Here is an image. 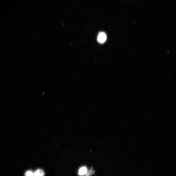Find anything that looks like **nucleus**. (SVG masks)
I'll return each mask as SVG.
<instances>
[{"label": "nucleus", "instance_id": "20e7f679", "mask_svg": "<svg viewBox=\"0 0 176 176\" xmlns=\"http://www.w3.org/2000/svg\"><path fill=\"white\" fill-rule=\"evenodd\" d=\"M95 173L93 169H91L90 170L88 171L86 174L84 176H90L91 175Z\"/></svg>", "mask_w": 176, "mask_h": 176}, {"label": "nucleus", "instance_id": "f257e3e1", "mask_svg": "<svg viewBox=\"0 0 176 176\" xmlns=\"http://www.w3.org/2000/svg\"><path fill=\"white\" fill-rule=\"evenodd\" d=\"M107 39V36L104 32H100L98 36L97 40L100 44H103L105 42Z\"/></svg>", "mask_w": 176, "mask_h": 176}, {"label": "nucleus", "instance_id": "39448f33", "mask_svg": "<svg viewBox=\"0 0 176 176\" xmlns=\"http://www.w3.org/2000/svg\"><path fill=\"white\" fill-rule=\"evenodd\" d=\"M25 176H34V172L32 171H28L25 173Z\"/></svg>", "mask_w": 176, "mask_h": 176}, {"label": "nucleus", "instance_id": "f03ea898", "mask_svg": "<svg viewBox=\"0 0 176 176\" xmlns=\"http://www.w3.org/2000/svg\"><path fill=\"white\" fill-rule=\"evenodd\" d=\"M88 169L85 166L82 167L79 170L78 174L80 176H84L87 173Z\"/></svg>", "mask_w": 176, "mask_h": 176}, {"label": "nucleus", "instance_id": "7ed1b4c3", "mask_svg": "<svg viewBox=\"0 0 176 176\" xmlns=\"http://www.w3.org/2000/svg\"><path fill=\"white\" fill-rule=\"evenodd\" d=\"M44 171L42 169H39L34 172V176H45Z\"/></svg>", "mask_w": 176, "mask_h": 176}]
</instances>
